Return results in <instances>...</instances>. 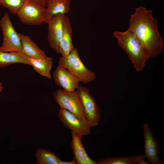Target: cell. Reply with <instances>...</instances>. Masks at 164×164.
<instances>
[{
	"instance_id": "6da1fadb",
	"label": "cell",
	"mask_w": 164,
	"mask_h": 164,
	"mask_svg": "<svg viewBox=\"0 0 164 164\" xmlns=\"http://www.w3.org/2000/svg\"><path fill=\"white\" fill-rule=\"evenodd\" d=\"M158 24L152 10L142 6L135 8L129 19L128 30L136 36L149 58L159 55L163 50V39L158 32Z\"/></svg>"
},
{
	"instance_id": "7a4b0ae2",
	"label": "cell",
	"mask_w": 164,
	"mask_h": 164,
	"mask_svg": "<svg viewBox=\"0 0 164 164\" xmlns=\"http://www.w3.org/2000/svg\"><path fill=\"white\" fill-rule=\"evenodd\" d=\"M114 36L118 43L127 54L137 71L142 70L149 57L136 36L128 30L124 32L115 31Z\"/></svg>"
},
{
	"instance_id": "3957f363",
	"label": "cell",
	"mask_w": 164,
	"mask_h": 164,
	"mask_svg": "<svg viewBox=\"0 0 164 164\" xmlns=\"http://www.w3.org/2000/svg\"><path fill=\"white\" fill-rule=\"evenodd\" d=\"M58 65L67 68L79 82L84 84L92 81L96 78L95 73L88 69L80 59L78 50L75 48L67 55L60 58Z\"/></svg>"
},
{
	"instance_id": "277c9868",
	"label": "cell",
	"mask_w": 164,
	"mask_h": 164,
	"mask_svg": "<svg viewBox=\"0 0 164 164\" xmlns=\"http://www.w3.org/2000/svg\"><path fill=\"white\" fill-rule=\"evenodd\" d=\"M52 96L60 108L67 110L79 118L86 120L84 109L77 91L59 89L53 92Z\"/></svg>"
},
{
	"instance_id": "5b68a950",
	"label": "cell",
	"mask_w": 164,
	"mask_h": 164,
	"mask_svg": "<svg viewBox=\"0 0 164 164\" xmlns=\"http://www.w3.org/2000/svg\"><path fill=\"white\" fill-rule=\"evenodd\" d=\"M0 26L3 36L0 50L7 52H22V47L19 33L15 29L8 13H5L1 19Z\"/></svg>"
},
{
	"instance_id": "8992f818",
	"label": "cell",
	"mask_w": 164,
	"mask_h": 164,
	"mask_svg": "<svg viewBox=\"0 0 164 164\" xmlns=\"http://www.w3.org/2000/svg\"><path fill=\"white\" fill-rule=\"evenodd\" d=\"M46 8L31 0H26L17 14L21 22L27 25L38 26L44 22Z\"/></svg>"
},
{
	"instance_id": "52a82bcc",
	"label": "cell",
	"mask_w": 164,
	"mask_h": 164,
	"mask_svg": "<svg viewBox=\"0 0 164 164\" xmlns=\"http://www.w3.org/2000/svg\"><path fill=\"white\" fill-rule=\"evenodd\" d=\"M77 89L85 112L86 119L91 127L97 126L101 115L100 108L88 89L79 86Z\"/></svg>"
},
{
	"instance_id": "ba28073f",
	"label": "cell",
	"mask_w": 164,
	"mask_h": 164,
	"mask_svg": "<svg viewBox=\"0 0 164 164\" xmlns=\"http://www.w3.org/2000/svg\"><path fill=\"white\" fill-rule=\"evenodd\" d=\"M66 16L64 14L55 15L46 23L48 25L47 40L49 46L58 53H60V43Z\"/></svg>"
},
{
	"instance_id": "9c48e42d",
	"label": "cell",
	"mask_w": 164,
	"mask_h": 164,
	"mask_svg": "<svg viewBox=\"0 0 164 164\" xmlns=\"http://www.w3.org/2000/svg\"><path fill=\"white\" fill-rule=\"evenodd\" d=\"M58 116L60 120L67 128L82 136L91 133V128L86 120L79 118L67 110L60 108Z\"/></svg>"
},
{
	"instance_id": "30bf717a",
	"label": "cell",
	"mask_w": 164,
	"mask_h": 164,
	"mask_svg": "<svg viewBox=\"0 0 164 164\" xmlns=\"http://www.w3.org/2000/svg\"><path fill=\"white\" fill-rule=\"evenodd\" d=\"M143 135L144 139L143 155L145 158L151 164H161L158 157V154L161 152L160 146L147 123L143 125Z\"/></svg>"
},
{
	"instance_id": "8fae6325",
	"label": "cell",
	"mask_w": 164,
	"mask_h": 164,
	"mask_svg": "<svg viewBox=\"0 0 164 164\" xmlns=\"http://www.w3.org/2000/svg\"><path fill=\"white\" fill-rule=\"evenodd\" d=\"M53 77L56 84L63 89L73 91L79 87L78 79L67 68L58 65L53 73Z\"/></svg>"
},
{
	"instance_id": "7c38bea8",
	"label": "cell",
	"mask_w": 164,
	"mask_h": 164,
	"mask_svg": "<svg viewBox=\"0 0 164 164\" xmlns=\"http://www.w3.org/2000/svg\"><path fill=\"white\" fill-rule=\"evenodd\" d=\"M72 136L71 147L73 152V159L77 164H97L96 162L90 158L82 143V136L71 131Z\"/></svg>"
},
{
	"instance_id": "4fadbf2b",
	"label": "cell",
	"mask_w": 164,
	"mask_h": 164,
	"mask_svg": "<svg viewBox=\"0 0 164 164\" xmlns=\"http://www.w3.org/2000/svg\"><path fill=\"white\" fill-rule=\"evenodd\" d=\"M71 3V0H46L44 22L46 23L55 15L68 13L70 10Z\"/></svg>"
},
{
	"instance_id": "5bb4252c",
	"label": "cell",
	"mask_w": 164,
	"mask_h": 164,
	"mask_svg": "<svg viewBox=\"0 0 164 164\" xmlns=\"http://www.w3.org/2000/svg\"><path fill=\"white\" fill-rule=\"evenodd\" d=\"M73 32L70 21L66 16L59 45V52L62 56L67 55L74 47L72 42Z\"/></svg>"
},
{
	"instance_id": "9a60e30c",
	"label": "cell",
	"mask_w": 164,
	"mask_h": 164,
	"mask_svg": "<svg viewBox=\"0 0 164 164\" xmlns=\"http://www.w3.org/2000/svg\"><path fill=\"white\" fill-rule=\"evenodd\" d=\"M22 47V52L30 58L39 59L46 56L43 50L41 49L28 36L19 33Z\"/></svg>"
},
{
	"instance_id": "2e32d148",
	"label": "cell",
	"mask_w": 164,
	"mask_h": 164,
	"mask_svg": "<svg viewBox=\"0 0 164 164\" xmlns=\"http://www.w3.org/2000/svg\"><path fill=\"white\" fill-rule=\"evenodd\" d=\"M143 155L138 154L137 155L128 156H118L109 157L97 160V164H148L145 159Z\"/></svg>"
},
{
	"instance_id": "e0dca14e",
	"label": "cell",
	"mask_w": 164,
	"mask_h": 164,
	"mask_svg": "<svg viewBox=\"0 0 164 164\" xmlns=\"http://www.w3.org/2000/svg\"><path fill=\"white\" fill-rule=\"evenodd\" d=\"M22 63L31 66L29 57L22 52H7L0 50V67Z\"/></svg>"
},
{
	"instance_id": "ac0fdd59",
	"label": "cell",
	"mask_w": 164,
	"mask_h": 164,
	"mask_svg": "<svg viewBox=\"0 0 164 164\" xmlns=\"http://www.w3.org/2000/svg\"><path fill=\"white\" fill-rule=\"evenodd\" d=\"M29 58L31 66L35 71L40 75L52 79L50 72L53 63L52 57L46 56L39 59Z\"/></svg>"
},
{
	"instance_id": "d6986e66",
	"label": "cell",
	"mask_w": 164,
	"mask_h": 164,
	"mask_svg": "<svg viewBox=\"0 0 164 164\" xmlns=\"http://www.w3.org/2000/svg\"><path fill=\"white\" fill-rule=\"evenodd\" d=\"M35 156L38 164H59L61 160L54 152L48 149H38Z\"/></svg>"
},
{
	"instance_id": "ffe728a7",
	"label": "cell",
	"mask_w": 164,
	"mask_h": 164,
	"mask_svg": "<svg viewBox=\"0 0 164 164\" xmlns=\"http://www.w3.org/2000/svg\"><path fill=\"white\" fill-rule=\"evenodd\" d=\"M26 0H0V5L7 8L12 14L17 15Z\"/></svg>"
},
{
	"instance_id": "44dd1931",
	"label": "cell",
	"mask_w": 164,
	"mask_h": 164,
	"mask_svg": "<svg viewBox=\"0 0 164 164\" xmlns=\"http://www.w3.org/2000/svg\"><path fill=\"white\" fill-rule=\"evenodd\" d=\"M33 1L43 7H46V0H31Z\"/></svg>"
},
{
	"instance_id": "7402d4cb",
	"label": "cell",
	"mask_w": 164,
	"mask_h": 164,
	"mask_svg": "<svg viewBox=\"0 0 164 164\" xmlns=\"http://www.w3.org/2000/svg\"><path fill=\"white\" fill-rule=\"evenodd\" d=\"M59 164H77L75 160L73 159L72 161H63L61 160L60 161Z\"/></svg>"
},
{
	"instance_id": "603a6c76",
	"label": "cell",
	"mask_w": 164,
	"mask_h": 164,
	"mask_svg": "<svg viewBox=\"0 0 164 164\" xmlns=\"http://www.w3.org/2000/svg\"><path fill=\"white\" fill-rule=\"evenodd\" d=\"M3 87L2 84L0 81V93L2 92V90Z\"/></svg>"
}]
</instances>
